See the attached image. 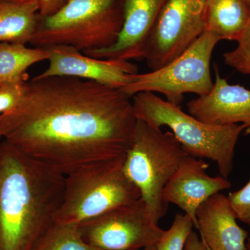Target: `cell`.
Segmentation results:
<instances>
[{
	"label": "cell",
	"mask_w": 250,
	"mask_h": 250,
	"mask_svg": "<svg viewBox=\"0 0 250 250\" xmlns=\"http://www.w3.org/2000/svg\"><path fill=\"white\" fill-rule=\"evenodd\" d=\"M0 118L4 139L65 176L126 154L138 121L120 88L62 76L28 81L21 104Z\"/></svg>",
	"instance_id": "cell-1"
},
{
	"label": "cell",
	"mask_w": 250,
	"mask_h": 250,
	"mask_svg": "<svg viewBox=\"0 0 250 250\" xmlns=\"http://www.w3.org/2000/svg\"><path fill=\"white\" fill-rule=\"evenodd\" d=\"M65 175L0 143V250H31L55 221Z\"/></svg>",
	"instance_id": "cell-2"
},
{
	"label": "cell",
	"mask_w": 250,
	"mask_h": 250,
	"mask_svg": "<svg viewBox=\"0 0 250 250\" xmlns=\"http://www.w3.org/2000/svg\"><path fill=\"white\" fill-rule=\"evenodd\" d=\"M132 99L137 120L158 129L165 126L170 128L188 155L213 161L220 176L228 179L233 171L237 142L246 129L244 125L205 123L155 93H139Z\"/></svg>",
	"instance_id": "cell-3"
},
{
	"label": "cell",
	"mask_w": 250,
	"mask_h": 250,
	"mask_svg": "<svg viewBox=\"0 0 250 250\" xmlns=\"http://www.w3.org/2000/svg\"><path fill=\"white\" fill-rule=\"evenodd\" d=\"M123 25L121 0H67L57 12L39 16L30 44L68 45L83 52L114 45Z\"/></svg>",
	"instance_id": "cell-4"
},
{
	"label": "cell",
	"mask_w": 250,
	"mask_h": 250,
	"mask_svg": "<svg viewBox=\"0 0 250 250\" xmlns=\"http://www.w3.org/2000/svg\"><path fill=\"white\" fill-rule=\"evenodd\" d=\"M125 154L65 176L63 198L55 221L82 223L140 200L139 188L123 169Z\"/></svg>",
	"instance_id": "cell-5"
},
{
	"label": "cell",
	"mask_w": 250,
	"mask_h": 250,
	"mask_svg": "<svg viewBox=\"0 0 250 250\" xmlns=\"http://www.w3.org/2000/svg\"><path fill=\"white\" fill-rule=\"evenodd\" d=\"M187 155L172 132H163L138 120L123 169L139 188L157 223L168 209V204L163 198L164 188Z\"/></svg>",
	"instance_id": "cell-6"
},
{
	"label": "cell",
	"mask_w": 250,
	"mask_h": 250,
	"mask_svg": "<svg viewBox=\"0 0 250 250\" xmlns=\"http://www.w3.org/2000/svg\"><path fill=\"white\" fill-rule=\"evenodd\" d=\"M220 41L214 34L204 31L191 47L161 68L136 74L121 91L132 98L139 93L162 94L169 103L180 106L185 94L207 95L213 88L210 62Z\"/></svg>",
	"instance_id": "cell-7"
},
{
	"label": "cell",
	"mask_w": 250,
	"mask_h": 250,
	"mask_svg": "<svg viewBox=\"0 0 250 250\" xmlns=\"http://www.w3.org/2000/svg\"><path fill=\"white\" fill-rule=\"evenodd\" d=\"M87 243L103 250H141L156 246L165 230L142 198L78 224Z\"/></svg>",
	"instance_id": "cell-8"
},
{
	"label": "cell",
	"mask_w": 250,
	"mask_h": 250,
	"mask_svg": "<svg viewBox=\"0 0 250 250\" xmlns=\"http://www.w3.org/2000/svg\"><path fill=\"white\" fill-rule=\"evenodd\" d=\"M205 0H168L148 36L143 59L151 70L161 68L184 54L204 30Z\"/></svg>",
	"instance_id": "cell-9"
},
{
	"label": "cell",
	"mask_w": 250,
	"mask_h": 250,
	"mask_svg": "<svg viewBox=\"0 0 250 250\" xmlns=\"http://www.w3.org/2000/svg\"><path fill=\"white\" fill-rule=\"evenodd\" d=\"M46 48L49 51V65L37 75L39 77H75L122 88L129 84L134 75L139 73L137 65L129 61L94 58L72 46L55 45Z\"/></svg>",
	"instance_id": "cell-10"
},
{
	"label": "cell",
	"mask_w": 250,
	"mask_h": 250,
	"mask_svg": "<svg viewBox=\"0 0 250 250\" xmlns=\"http://www.w3.org/2000/svg\"><path fill=\"white\" fill-rule=\"evenodd\" d=\"M208 167L203 159L186 156L163 192L164 201L183 210L196 229L199 207L215 194L231 187L228 179L208 175Z\"/></svg>",
	"instance_id": "cell-11"
},
{
	"label": "cell",
	"mask_w": 250,
	"mask_h": 250,
	"mask_svg": "<svg viewBox=\"0 0 250 250\" xmlns=\"http://www.w3.org/2000/svg\"><path fill=\"white\" fill-rule=\"evenodd\" d=\"M168 0H121L123 25L114 45L82 52L101 59L131 61L143 58L145 45L161 9Z\"/></svg>",
	"instance_id": "cell-12"
},
{
	"label": "cell",
	"mask_w": 250,
	"mask_h": 250,
	"mask_svg": "<svg viewBox=\"0 0 250 250\" xmlns=\"http://www.w3.org/2000/svg\"><path fill=\"white\" fill-rule=\"evenodd\" d=\"M214 70L213 88L207 95L188 103L189 114L209 124L243 125L246 134H250V90L229 83L216 65Z\"/></svg>",
	"instance_id": "cell-13"
},
{
	"label": "cell",
	"mask_w": 250,
	"mask_h": 250,
	"mask_svg": "<svg viewBox=\"0 0 250 250\" xmlns=\"http://www.w3.org/2000/svg\"><path fill=\"white\" fill-rule=\"evenodd\" d=\"M197 229L208 250H246L249 233L238 225L228 197L218 192L197 209Z\"/></svg>",
	"instance_id": "cell-14"
},
{
	"label": "cell",
	"mask_w": 250,
	"mask_h": 250,
	"mask_svg": "<svg viewBox=\"0 0 250 250\" xmlns=\"http://www.w3.org/2000/svg\"><path fill=\"white\" fill-rule=\"evenodd\" d=\"M204 30L220 41H238L249 24L250 9L244 0H205Z\"/></svg>",
	"instance_id": "cell-15"
},
{
	"label": "cell",
	"mask_w": 250,
	"mask_h": 250,
	"mask_svg": "<svg viewBox=\"0 0 250 250\" xmlns=\"http://www.w3.org/2000/svg\"><path fill=\"white\" fill-rule=\"evenodd\" d=\"M39 16L36 0H0V42L30 43Z\"/></svg>",
	"instance_id": "cell-16"
},
{
	"label": "cell",
	"mask_w": 250,
	"mask_h": 250,
	"mask_svg": "<svg viewBox=\"0 0 250 250\" xmlns=\"http://www.w3.org/2000/svg\"><path fill=\"white\" fill-rule=\"evenodd\" d=\"M49 57V49L45 47L0 42V86L9 82H27L28 69Z\"/></svg>",
	"instance_id": "cell-17"
},
{
	"label": "cell",
	"mask_w": 250,
	"mask_h": 250,
	"mask_svg": "<svg viewBox=\"0 0 250 250\" xmlns=\"http://www.w3.org/2000/svg\"><path fill=\"white\" fill-rule=\"evenodd\" d=\"M31 250H103L82 238L78 224L54 221Z\"/></svg>",
	"instance_id": "cell-18"
},
{
	"label": "cell",
	"mask_w": 250,
	"mask_h": 250,
	"mask_svg": "<svg viewBox=\"0 0 250 250\" xmlns=\"http://www.w3.org/2000/svg\"><path fill=\"white\" fill-rule=\"evenodd\" d=\"M194 225L186 214L176 215L170 228L161 237L156 246V250H184L188 238Z\"/></svg>",
	"instance_id": "cell-19"
},
{
	"label": "cell",
	"mask_w": 250,
	"mask_h": 250,
	"mask_svg": "<svg viewBox=\"0 0 250 250\" xmlns=\"http://www.w3.org/2000/svg\"><path fill=\"white\" fill-rule=\"evenodd\" d=\"M237 42L236 48L223 54L224 62L237 71L250 75V19L248 27Z\"/></svg>",
	"instance_id": "cell-20"
},
{
	"label": "cell",
	"mask_w": 250,
	"mask_h": 250,
	"mask_svg": "<svg viewBox=\"0 0 250 250\" xmlns=\"http://www.w3.org/2000/svg\"><path fill=\"white\" fill-rule=\"evenodd\" d=\"M27 82H9L0 86V116L12 113L19 106Z\"/></svg>",
	"instance_id": "cell-21"
},
{
	"label": "cell",
	"mask_w": 250,
	"mask_h": 250,
	"mask_svg": "<svg viewBox=\"0 0 250 250\" xmlns=\"http://www.w3.org/2000/svg\"><path fill=\"white\" fill-rule=\"evenodd\" d=\"M237 220L250 227V179L243 188L228 195Z\"/></svg>",
	"instance_id": "cell-22"
},
{
	"label": "cell",
	"mask_w": 250,
	"mask_h": 250,
	"mask_svg": "<svg viewBox=\"0 0 250 250\" xmlns=\"http://www.w3.org/2000/svg\"><path fill=\"white\" fill-rule=\"evenodd\" d=\"M39 4V16H47L54 14L66 3L67 0H36Z\"/></svg>",
	"instance_id": "cell-23"
},
{
	"label": "cell",
	"mask_w": 250,
	"mask_h": 250,
	"mask_svg": "<svg viewBox=\"0 0 250 250\" xmlns=\"http://www.w3.org/2000/svg\"><path fill=\"white\" fill-rule=\"evenodd\" d=\"M184 250H208L204 244L201 238L196 232L193 231L188 238Z\"/></svg>",
	"instance_id": "cell-24"
},
{
	"label": "cell",
	"mask_w": 250,
	"mask_h": 250,
	"mask_svg": "<svg viewBox=\"0 0 250 250\" xmlns=\"http://www.w3.org/2000/svg\"><path fill=\"white\" fill-rule=\"evenodd\" d=\"M246 250H250V235H249V237H248V240H247Z\"/></svg>",
	"instance_id": "cell-25"
},
{
	"label": "cell",
	"mask_w": 250,
	"mask_h": 250,
	"mask_svg": "<svg viewBox=\"0 0 250 250\" xmlns=\"http://www.w3.org/2000/svg\"><path fill=\"white\" fill-rule=\"evenodd\" d=\"M4 138V134H3L2 129H1V121H0V139Z\"/></svg>",
	"instance_id": "cell-26"
},
{
	"label": "cell",
	"mask_w": 250,
	"mask_h": 250,
	"mask_svg": "<svg viewBox=\"0 0 250 250\" xmlns=\"http://www.w3.org/2000/svg\"><path fill=\"white\" fill-rule=\"evenodd\" d=\"M141 250H156V246L148 247V248H144Z\"/></svg>",
	"instance_id": "cell-27"
},
{
	"label": "cell",
	"mask_w": 250,
	"mask_h": 250,
	"mask_svg": "<svg viewBox=\"0 0 250 250\" xmlns=\"http://www.w3.org/2000/svg\"><path fill=\"white\" fill-rule=\"evenodd\" d=\"M244 1L246 3V4L248 5V7H249L250 9V0H244Z\"/></svg>",
	"instance_id": "cell-28"
},
{
	"label": "cell",
	"mask_w": 250,
	"mask_h": 250,
	"mask_svg": "<svg viewBox=\"0 0 250 250\" xmlns=\"http://www.w3.org/2000/svg\"><path fill=\"white\" fill-rule=\"evenodd\" d=\"M9 1H29V0H9Z\"/></svg>",
	"instance_id": "cell-29"
},
{
	"label": "cell",
	"mask_w": 250,
	"mask_h": 250,
	"mask_svg": "<svg viewBox=\"0 0 250 250\" xmlns=\"http://www.w3.org/2000/svg\"></svg>",
	"instance_id": "cell-30"
}]
</instances>
